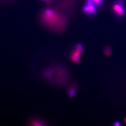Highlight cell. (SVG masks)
I'll use <instances>...</instances> for the list:
<instances>
[{
	"label": "cell",
	"mask_w": 126,
	"mask_h": 126,
	"mask_svg": "<svg viewBox=\"0 0 126 126\" xmlns=\"http://www.w3.org/2000/svg\"><path fill=\"white\" fill-rule=\"evenodd\" d=\"M111 10L116 17L121 19L126 14L124 0H115L111 6Z\"/></svg>",
	"instance_id": "cell-1"
},
{
	"label": "cell",
	"mask_w": 126,
	"mask_h": 126,
	"mask_svg": "<svg viewBox=\"0 0 126 126\" xmlns=\"http://www.w3.org/2000/svg\"><path fill=\"white\" fill-rule=\"evenodd\" d=\"M97 8L92 0H86L82 7L83 12L89 17H94L97 15Z\"/></svg>",
	"instance_id": "cell-2"
},
{
	"label": "cell",
	"mask_w": 126,
	"mask_h": 126,
	"mask_svg": "<svg viewBox=\"0 0 126 126\" xmlns=\"http://www.w3.org/2000/svg\"><path fill=\"white\" fill-rule=\"evenodd\" d=\"M83 50V47L82 45L81 44L77 45L70 56L71 60L75 63H79L80 62V58L82 56Z\"/></svg>",
	"instance_id": "cell-3"
},
{
	"label": "cell",
	"mask_w": 126,
	"mask_h": 126,
	"mask_svg": "<svg viewBox=\"0 0 126 126\" xmlns=\"http://www.w3.org/2000/svg\"><path fill=\"white\" fill-rule=\"evenodd\" d=\"M30 124L31 126H45L44 122L39 119H33L31 121Z\"/></svg>",
	"instance_id": "cell-4"
},
{
	"label": "cell",
	"mask_w": 126,
	"mask_h": 126,
	"mask_svg": "<svg viewBox=\"0 0 126 126\" xmlns=\"http://www.w3.org/2000/svg\"><path fill=\"white\" fill-rule=\"evenodd\" d=\"M76 86L75 85H71L68 89V93L69 97H72L74 96L76 93Z\"/></svg>",
	"instance_id": "cell-5"
},
{
	"label": "cell",
	"mask_w": 126,
	"mask_h": 126,
	"mask_svg": "<svg viewBox=\"0 0 126 126\" xmlns=\"http://www.w3.org/2000/svg\"><path fill=\"white\" fill-rule=\"evenodd\" d=\"M96 7H100L103 5L104 0H92Z\"/></svg>",
	"instance_id": "cell-6"
},
{
	"label": "cell",
	"mask_w": 126,
	"mask_h": 126,
	"mask_svg": "<svg viewBox=\"0 0 126 126\" xmlns=\"http://www.w3.org/2000/svg\"><path fill=\"white\" fill-rule=\"evenodd\" d=\"M111 52V49L109 46H107L104 49V53L106 56H109L110 55Z\"/></svg>",
	"instance_id": "cell-7"
},
{
	"label": "cell",
	"mask_w": 126,
	"mask_h": 126,
	"mask_svg": "<svg viewBox=\"0 0 126 126\" xmlns=\"http://www.w3.org/2000/svg\"><path fill=\"white\" fill-rule=\"evenodd\" d=\"M113 125L115 126H121V124L119 122L117 121L115 122Z\"/></svg>",
	"instance_id": "cell-8"
},
{
	"label": "cell",
	"mask_w": 126,
	"mask_h": 126,
	"mask_svg": "<svg viewBox=\"0 0 126 126\" xmlns=\"http://www.w3.org/2000/svg\"><path fill=\"white\" fill-rule=\"evenodd\" d=\"M124 121H125V122L126 123V118L124 119Z\"/></svg>",
	"instance_id": "cell-9"
},
{
	"label": "cell",
	"mask_w": 126,
	"mask_h": 126,
	"mask_svg": "<svg viewBox=\"0 0 126 126\" xmlns=\"http://www.w3.org/2000/svg\"><path fill=\"white\" fill-rule=\"evenodd\" d=\"M47 0V1H49V0Z\"/></svg>",
	"instance_id": "cell-10"
}]
</instances>
